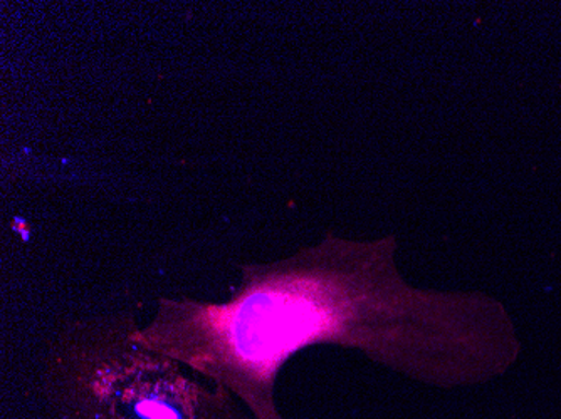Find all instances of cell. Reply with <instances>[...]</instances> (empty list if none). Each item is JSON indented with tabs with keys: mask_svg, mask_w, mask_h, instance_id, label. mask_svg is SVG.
Returning a JSON list of instances; mask_svg holds the SVG:
<instances>
[{
	"mask_svg": "<svg viewBox=\"0 0 561 419\" xmlns=\"http://www.w3.org/2000/svg\"><path fill=\"white\" fill-rule=\"evenodd\" d=\"M397 237L327 233L289 257L242 264L226 302L160 298L140 327L153 351L217 384L256 419H286L274 399L286 362L311 346L364 352L409 380L461 387L518 358L512 319L481 292L417 289L396 264Z\"/></svg>",
	"mask_w": 561,
	"mask_h": 419,
	"instance_id": "obj_1",
	"label": "cell"
},
{
	"mask_svg": "<svg viewBox=\"0 0 561 419\" xmlns=\"http://www.w3.org/2000/svg\"><path fill=\"white\" fill-rule=\"evenodd\" d=\"M134 312L68 321L41 371L56 419H256L217 384L140 339Z\"/></svg>",
	"mask_w": 561,
	"mask_h": 419,
	"instance_id": "obj_2",
	"label": "cell"
}]
</instances>
